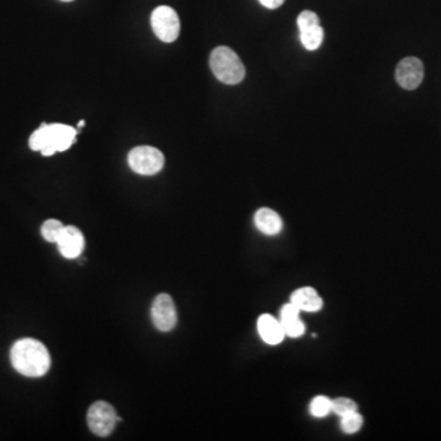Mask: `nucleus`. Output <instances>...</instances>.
Listing matches in <instances>:
<instances>
[{
    "instance_id": "obj_1",
    "label": "nucleus",
    "mask_w": 441,
    "mask_h": 441,
    "mask_svg": "<svg viewBox=\"0 0 441 441\" xmlns=\"http://www.w3.org/2000/svg\"><path fill=\"white\" fill-rule=\"evenodd\" d=\"M10 361L16 372L27 377H41L50 368V356L43 343L35 338H21L10 351Z\"/></svg>"
},
{
    "instance_id": "obj_2",
    "label": "nucleus",
    "mask_w": 441,
    "mask_h": 441,
    "mask_svg": "<svg viewBox=\"0 0 441 441\" xmlns=\"http://www.w3.org/2000/svg\"><path fill=\"white\" fill-rule=\"evenodd\" d=\"M76 130L65 124H43L31 135V150L40 151L43 156L63 152L74 144Z\"/></svg>"
},
{
    "instance_id": "obj_3",
    "label": "nucleus",
    "mask_w": 441,
    "mask_h": 441,
    "mask_svg": "<svg viewBox=\"0 0 441 441\" xmlns=\"http://www.w3.org/2000/svg\"><path fill=\"white\" fill-rule=\"evenodd\" d=\"M213 75L226 85H237L245 78V68L238 55L229 47H217L210 55Z\"/></svg>"
},
{
    "instance_id": "obj_4",
    "label": "nucleus",
    "mask_w": 441,
    "mask_h": 441,
    "mask_svg": "<svg viewBox=\"0 0 441 441\" xmlns=\"http://www.w3.org/2000/svg\"><path fill=\"white\" fill-rule=\"evenodd\" d=\"M128 164L133 172L141 175H154L164 168V156L152 146H139L130 151Z\"/></svg>"
},
{
    "instance_id": "obj_5",
    "label": "nucleus",
    "mask_w": 441,
    "mask_h": 441,
    "mask_svg": "<svg viewBox=\"0 0 441 441\" xmlns=\"http://www.w3.org/2000/svg\"><path fill=\"white\" fill-rule=\"evenodd\" d=\"M117 421H122V418L117 416L113 406L106 401L94 402L87 412V424L89 431L97 436H108L115 431Z\"/></svg>"
},
{
    "instance_id": "obj_6",
    "label": "nucleus",
    "mask_w": 441,
    "mask_h": 441,
    "mask_svg": "<svg viewBox=\"0 0 441 441\" xmlns=\"http://www.w3.org/2000/svg\"><path fill=\"white\" fill-rule=\"evenodd\" d=\"M151 26L154 35L166 43H172L180 32L179 16L171 6H159L151 15Z\"/></svg>"
},
{
    "instance_id": "obj_7",
    "label": "nucleus",
    "mask_w": 441,
    "mask_h": 441,
    "mask_svg": "<svg viewBox=\"0 0 441 441\" xmlns=\"http://www.w3.org/2000/svg\"><path fill=\"white\" fill-rule=\"evenodd\" d=\"M151 317L154 326L159 331L168 333L173 330L178 321V317L173 299L169 294L161 293L154 298L151 308Z\"/></svg>"
},
{
    "instance_id": "obj_8",
    "label": "nucleus",
    "mask_w": 441,
    "mask_h": 441,
    "mask_svg": "<svg viewBox=\"0 0 441 441\" xmlns=\"http://www.w3.org/2000/svg\"><path fill=\"white\" fill-rule=\"evenodd\" d=\"M297 24L304 48L317 50L324 40V30L317 14L310 10L302 11L298 16Z\"/></svg>"
},
{
    "instance_id": "obj_9",
    "label": "nucleus",
    "mask_w": 441,
    "mask_h": 441,
    "mask_svg": "<svg viewBox=\"0 0 441 441\" xmlns=\"http://www.w3.org/2000/svg\"><path fill=\"white\" fill-rule=\"evenodd\" d=\"M424 78V66L418 58L408 57L402 59L396 68V80L402 89H414Z\"/></svg>"
},
{
    "instance_id": "obj_10",
    "label": "nucleus",
    "mask_w": 441,
    "mask_h": 441,
    "mask_svg": "<svg viewBox=\"0 0 441 441\" xmlns=\"http://www.w3.org/2000/svg\"><path fill=\"white\" fill-rule=\"evenodd\" d=\"M60 254L66 259L79 258L85 247L84 234L74 226H65L57 240Z\"/></svg>"
},
{
    "instance_id": "obj_11",
    "label": "nucleus",
    "mask_w": 441,
    "mask_h": 441,
    "mask_svg": "<svg viewBox=\"0 0 441 441\" xmlns=\"http://www.w3.org/2000/svg\"><path fill=\"white\" fill-rule=\"evenodd\" d=\"M258 331L263 342L271 346L282 342L286 336L281 321L270 314H263L259 317Z\"/></svg>"
},
{
    "instance_id": "obj_12",
    "label": "nucleus",
    "mask_w": 441,
    "mask_h": 441,
    "mask_svg": "<svg viewBox=\"0 0 441 441\" xmlns=\"http://www.w3.org/2000/svg\"><path fill=\"white\" fill-rule=\"evenodd\" d=\"M254 222L256 229L266 236H276L282 231V219L271 208H259L254 216Z\"/></svg>"
},
{
    "instance_id": "obj_13",
    "label": "nucleus",
    "mask_w": 441,
    "mask_h": 441,
    "mask_svg": "<svg viewBox=\"0 0 441 441\" xmlns=\"http://www.w3.org/2000/svg\"><path fill=\"white\" fill-rule=\"evenodd\" d=\"M291 302L301 310V312H319L324 303L317 291L312 287H303L297 289L291 296Z\"/></svg>"
},
{
    "instance_id": "obj_14",
    "label": "nucleus",
    "mask_w": 441,
    "mask_h": 441,
    "mask_svg": "<svg viewBox=\"0 0 441 441\" xmlns=\"http://www.w3.org/2000/svg\"><path fill=\"white\" fill-rule=\"evenodd\" d=\"M64 224H62L58 219H47L45 224H42L41 233L42 237L50 242V243H57V240L59 238L60 234L64 229Z\"/></svg>"
},
{
    "instance_id": "obj_15",
    "label": "nucleus",
    "mask_w": 441,
    "mask_h": 441,
    "mask_svg": "<svg viewBox=\"0 0 441 441\" xmlns=\"http://www.w3.org/2000/svg\"><path fill=\"white\" fill-rule=\"evenodd\" d=\"M331 406H333V401L330 398H327L326 396H317L310 402L309 411L312 417L322 418V417H326L330 412H333Z\"/></svg>"
},
{
    "instance_id": "obj_16",
    "label": "nucleus",
    "mask_w": 441,
    "mask_h": 441,
    "mask_svg": "<svg viewBox=\"0 0 441 441\" xmlns=\"http://www.w3.org/2000/svg\"><path fill=\"white\" fill-rule=\"evenodd\" d=\"M363 426V417L356 412H351L348 414L341 417V429L346 434L357 433Z\"/></svg>"
},
{
    "instance_id": "obj_17",
    "label": "nucleus",
    "mask_w": 441,
    "mask_h": 441,
    "mask_svg": "<svg viewBox=\"0 0 441 441\" xmlns=\"http://www.w3.org/2000/svg\"><path fill=\"white\" fill-rule=\"evenodd\" d=\"M280 321L282 324L284 335L288 336V338H301V336H303L304 331H305V326H304V324H303L302 320L299 317L284 319V320H280Z\"/></svg>"
},
{
    "instance_id": "obj_18",
    "label": "nucleus",
    "mask_w": 441,
    "mask_h": 441,
    "mask_svg": "<svg viewBox=\"0 0 441 441\" xmlns=\"http://www.w3.org/2000/svg\"><path fill=\"white\" fill-rule=\"evenodd\" d=\"M357 410V403L353 400L346 398V397H340V398L333 400V406H331V411L341 417L348 414L351 412H356Z\"/></svg>"
},
{
    "instance_id": "obj_19",
    "label": "nucleus",
    "mask_w": 441,
    "mask_h": 441,
    "mask_svg": "<svg viewBox=\"0 0 441 441\" xmlns=\"http://www.w3.org/2000/svg\"><path fill=\"white\" fill-rule=\"evenodd\" d=\"M299 312H301V310L292 302L288 303V304H284L282 309H281V317L280 319L284 320V319L299 317Z\"/></svg>"
},
{
    "instance_id": "obj_20",
    "label": "nucleus",
    "mask_w": 441,
    "mask_h": 441,
    "mask_svg": "<svg viewBox=\"0 0 441 441\" xmlns=\"http://www.w3.org/2000/svg\"><path fill=\"white\" fill-rule=\"evenodd\" d=\"M259 1L261 3V6L268 9H277L284 3V0H259Z\"/></svg>"
},
{
    "instance_id": "obj_21",
    "label": "nucleus",
    "mask_w": 441,
    "mask_h": 441,
    "mask_svg": "<svg viewBox=\"0 0 441 441\" xmlns=\"http://www.w3.org/2000/svg\"><path fill=\"white\" fill-rule=\"evenodd\" d=\"M84 125H85L84 120H80L79 124H78V126H79V128H82V126H84Z\"/></svg>"
},
{
    "instance_id": "obj_22",
    "label": "nucleus",
    "mask_w": 441,
    "mask_h": 441,
    "mask_svg": "<svg viewBox=\"0 0 441 441\" xmlns=\"http://www.w3.org/2000/svg\"><path fill=\"white\" fill-rule=\"evenodd\" d=\"M62 1H73V0H62Z\"/></svg>"
}]
</instances>
